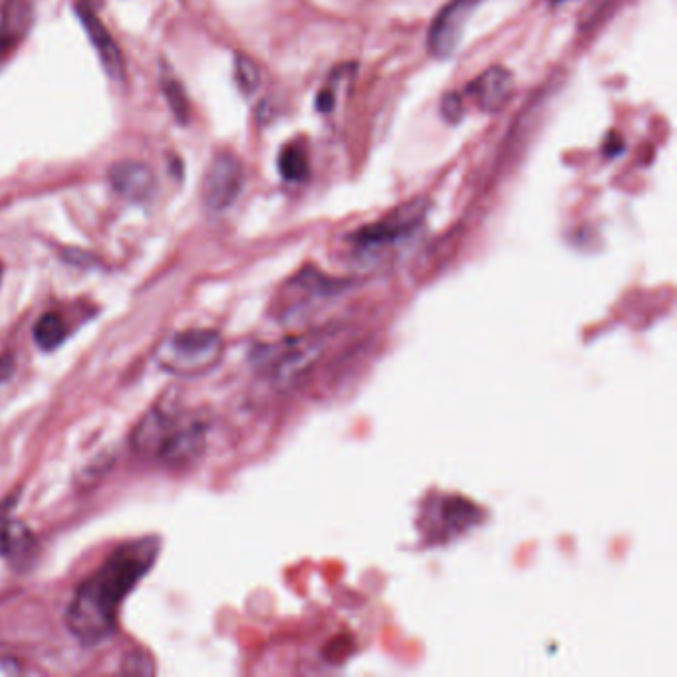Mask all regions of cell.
Here are the masks:
<instances>
[{"label":"cell","mask_w":677,"mask_h":677,"mask_svg":"<svg viewBox=\"0 0 677 677\" xmlns=\"http://www.w3.org/2000/svg\"><path fill=\"white\" fill-rule=\"evenodd\" d=\"M324 340L318 336H300L290 342H284L280 348H271L267 358L271 380L278 386H290L302 376L310 364L320 356Z\"/></svg>","instance_id":"obj_6"},{"label":"cell","mask_w":677,"mask_h":677,"mask_svg":"<svg viewBox=\"0 0 677 677\" xmlns=\"http://www.w3.org/2000/svg\"><path fill=\"white\" fill-rule=\"evenodd\" d=\"M14 372V358L12 356H0V384L6 382Z\"/></svg>","instance_id":"obj_21"},{"label":"cell","mask_w":677,"mask_h":677,"mask_svg":"<svg viewBox=\"0 0 677 677\" xmlns=\"http://www.w3.org/2000/svg\"><path fill=\"white\" fill-rule=\"evenodd\" d=\"M159 84H161V90L165 94V100H167L175 120L179 124H187V120H189V100H187L183 84L173 74H169V72H165L161 76Z\"/></svg>","instance_id":"obj_17"},{"label":"cell","mask_w":677,"mask_h":677,"mask_svg":"<svg viewBox=\"0 0 677 677\" xmlns=\"http://www.w3.org/2000/svg\"><path fill=\"white\" fill-rule=\"evenodd\" d=\"M441 114L449 124H457L463 118V98L459 94H447L441 100Z\"/></svg>","instance_id":"obj_19"},{"label":"cell","mask_w":677,"mask_h":677,"mask_svg":"<svg viewBox=\"0 0 677 677\" xmlns=\"http://www.w3.org/2000/svg\"><path fill=\"white\" fill-rule=\"evenodd\" d=\"M467 92L477 102L479 110L487 114H499L515 96V76L503 66H493L473 80Z\"/></svg>","instance_id":"obj_10"},{"label":"cell","mask_w":677,"mask_h":677,"mask_svg":"<svg viewBox=\"0 0 677 677\" xmlns=\"http://www.w3.org/2000/svg\"><path fill=\"white\" fill-rule=\"evenodd\" d=\"M278 171L286 181H302L310 173L308 155L300 145H288L278 157Z\"/></svg>","instance_id":"obj_16"},{"label":"cell","mask_w":677,"mask_h":677,"mask_svg":"<svg viewBox=\"0 0 677 677\" xmlns=\"http://www.w3.org/2000/svg\"><path fill=\"white\" fill-rule=\"evenodd\" d=\"M207 447V429L197 419H187L181 415L175 431L165 443L157 461H163L171 467L189 465L203 455Z\"/></svg>","instance_id":"obj_9"},{"label":"cell","mask_w":677,"mask_h":677,"mask_svg":"<svg viewBox=\"0 0 677 677\" xmlns=\"http://www.w3.org/2000/svg\"><path fill=\"white\" fill-rule=\"evenodd\" d=\"M24 670L14 658H0V676H20Z\"/></svg>","instance_id":"obj_20"},{"label":"cell","mask_w":677,"mask_h":677,"mask_svg":"<svg viewBox=\"0 0 677 677\" xmlns=\"http://www.w3.org/2000/svg\"><path fill=\"white\" fill-rule=\"evenodd\" d=\"M0 274H2V267H0Z\"/></svg>","instance_id":"obj_22"},{"label":"cell","mask_w":677,"mask_h":677,"mask_svg":"<svg viewBox=\"0 0 677 677\" xmlns=\"http://www.w3.org/2000/svg\"><path fill=\"white\" fill-rule=\"evenodd\" d=\"M32 546L30 531L20 523L14 521L8 513L6 505H0V556L16 558Z\"/></svg>","instance_id":"obj_14"},{"label":"cell","mask_w":677,"mask_h":677,"mask_svg":"<svg viewBox=\"0 0 677 677\" xmlns=\"http://www.w3.org/2000/svg\"><path fill=\"white\" fill-rule=\"evenodd\" d=\"M235 80H237L241 92L251 96L261 86V68L249 56L237 54V58H235Z\"/></svg>","instance_id":"obj_18"},{"label":"cell","mask_w":677,"mask_h":677,"mask_svg":"<svg viewBox=\"0 0 677 677\" xmlns=\"http://www.w3.org/2000/svg\"><path fill=\"white\" fill-rule=\"evenodd\" d=\"M481 513L461 497H437L427 503L421 519V533L429 542H447L479 523Z\"/></svg>","instance_id":"obj_3"},{"label":"cell","mask_w":677,"mask_h":677,"mask_svg":"<svg viewBox=\"0 0 677 677\" xmlns=\"http://www.w3.org/2000/svg\"><path fill=\"white\" fill-rule=\"evenodd\" d=\"M245 187V167L243 161L233 151H219L203 179V205L213 211L221 213L229 209L241 195Z\"/></svg>","instance_id":"obj_4"},{"label":"cell","mask_w":677,"mask_h":677,"mask_svg":"<svg viewBox=\"0 0 677 677\" xmlns=\"http://www.w3.org/2000/svg\"><path fill=\"white\" fill-rule=\"evenodd\" d=\"M429 209H431L429 199L425 197L411 199L398 209H394L390 215H386L382 221L360 229L354 235V243L360 247H382L406 239L407 235H411L423 223Z\"/></svg>","instance_id":"obj_5"},{"label":"cell","mask_w":677,"mask_h":677,"mask_svg":"<svg viewBox=\"0 0 677 677\" xmlns=\"http://www.w3.org/2000/svg\"><path fill=\"white\" fill-rule=\"evenodd\" d=\"M157 550L155 539L126 544L78 588L66 612V624L82 644L94 646L112 636L126 596L151 568Z\"/></svg>","instance_id":"obj_1"},{"label":"cell","mask_w":677,"mask_h":677,"mask_svg":"<svg viewBox=\"0 0 677 677\" xmlns=\"http://www.w3.org/2000/svg\"><path fill=\"white\" fill-rule=\"evenodd\" d=\"M32 336L42 350H56L58 346H62V342L68 336L66 322L62 320V316H58L54 312H46L34 324Z\"/></svg>","instance_id":"obj_15"},{"label":"cell","mask_w":677,"mask_h":677,"mask_svg":"<svg viewBox=\"0 0 677 677\" xmlns=\"http://www.w3.org/2000/svg\"><path fill=\"white\" fill-rule=\"evenodd\" d=\"M223 348L219 332L191 328L163 340L157 348V362L175 376H201L219 364Z\"/></svg>","instance_id":"obj_2"},{"label":"cell","mask_w":677,"mask_h":677,"mask_svg":"<svg viewBox=\"0 0 677 677\" xmlns=\"http://www.w3.org/2000/svg\"><path fill=\"white\" fill-rule=\"evenodd\" d=\"M78 16L80 22L84 24L106 72L110 74V78L114 80H124L126 74V66H124V56L120 46L116 44V40L112 38V34L108 32V28L102 24V20L98 18V14L86 6V4H78Z\"/></svg>","instance_id":"obj_11"},{"label":"cell","mask_w":677,"mask_h":677,"mask_svg":"<svg viewBox=\"0 0 677 677\" xmlns=\"http://www.w3.org/2000/svg\"><path fill=\"white\" fill-rule=\"evenodd\" d=\"M114 189L130 201H147L157 187L155 173L149 165L139 161H120L110 169Z\"/></svg>","instance_id":"obj_12"},{"label":"cell","mask_w":677,"mask_h":677,"mask_svg":"<svg viewBox=\"0 0 677 677\" xmlns=\"http://www.w3.org/2000/svg\"><path fill=\"white\" fill-rule=\"evenodd\" d=\"M179 419L181 415L177 411L161 406L153 407L147 415H143L132 435V447L137 455L147 459H159Z\"/></svg>","instance_id":"obj_8"},{"label":"cell","mask_w":677,"mask_h":677,"mask_svg":"<svg viewBox=\"0 0 677 677\" xmlns=\"http://www.w3.org/2000/svg\"><path fill=\"white\" fill-rule=\"evenodd\" d=\"M32 16V0H4L0 16V58L26 36Z\"/></svg>","instance_id":"obj_13"},{"label":"cell","mask_w":677,"mask_h":677,"mask_svg":"<svg viewBox=\"0 0 677 677\" xmlns=\"http://www.w3.org/2000/svg\"><path fill=\"white\" fill-rule=\"evenodd\" d=\"M479 2L481 0H451L439 10L427 36V48L435 58H449L457 52L467 22Z\"/></svg>","instance_id":"obj_7"}]
</instances>
